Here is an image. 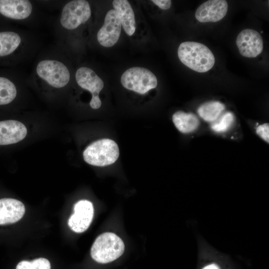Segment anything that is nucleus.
<instances>
[{"label": "nucleus", "instance_id": "f257e3e1", "mask_svg": "<svg viewBox=\"0 0 269 269\" xmlns=\"http://www.w3.org/2000/svg\"><path fill=\"white\" fill-rule=\"evenodd\" d=\"M178 56L183 64L199 73L210 70L215 62V57L208 47L194 41L181 43L178 49Z\"/></svg>", "mask_w": 269, "mask_h": 269}, {"label": "nucleus", "instance_id": "f03ea898", "mask_svg": "<svg viewBox=\"0 0 269 269\" xmlns=\"http://www.w3.org/2000/svg\"><path fill=\"white\" fill-rule=\"evenodd\" d=\"M123 240L111 232L104 233L94 241L91 249V256L100 264L112 262L120 258L125 251Z\"/></svg>", "mask_w": 269, "mask_h": 269}, {"label": "nucleus", "instance_id": "7ed1b4c3", "mask_svg": "<svg viewBox=\"0 0 269 269\" xmlns=\"http://www.w3.org/2000/svg\"><path fill=\"white\" fill-rule=\"evenodd\" d=\"M87 163L97 166H105L114 163L119 156L117 143L110 139L95 141L88 145L83 153Z\"/></svg>", "mask_w": 269, "mask_h": 269}, {"label": "nucleus", "instance_id": "20e7f679", "mask_svg": "<svg viewBox=\"0 0 269 269\" xmlns=\"http://www.w3.org/2000/svg\"><path fill=\"white\" fill-rule=\"evenodd\" d=\"M35 70L39 78L55 88L65 87L70 81V73L68 68L59 60H41L37 64Z\"/></svg>", "mask_w": 269, "mask_h": 269}, {"label": "nucleus", "instance_id": "39448f33", "mask_svg": "<svg viewBox=\"0 0 269 269\" xmlns=\"http://www.w3.org/2000/svg\"><path fill=\"white\" fill-rule=\"evenodd\" d=\"M121 82L125 88L140 94L156 88L157 85L155 75L149 70L140 67L127 69L122 74Z\"/></svg>", "mask_w": 269, "mask_h": 269}, {"label": "nucleus", "instance_id": "423d86ee", "mask_svg": "<svg viewBox=\"0 0 269 269\" xmlns=\"http://www.w3.org/2000/svg\"><path fill=\"white\" fill-rule=\"evenodd\" d=\"M91 15L90 5L87 0H72L63 7L60 22L65 29L73 30L86 22Z\"/></svg>", "mask_w": 269, "mask_h": 269}, {"label": "nucleus", "instance_id": "0eeeda50", "mask_svg": "<svg viewBox=\"0 0 269 269\" xmlns=\"http://www.w3.org/2000/svg\"><path fill=\"white\" fill-rule=\"evenodd\" d=\"M75 79L80 87L91 93L90 107L93 109H99L102 105L99 94L104 87L101 78L91 68L81 67L76 71Z\"/></svg>", "mask_w": 269, "mask_h": 269}, {"label": "nucleus", "instance_id": "6e6552de", "mask_svg": "<svg viewBox=\"0 0 269 269\" xmlns=\"http://www.w3.org/2000/svg\"><path fill=\"white\" fill-rule=\"evenodd\" d=\"M122 24L118 13L115 9L107 13L104 23L97 33V40L103 46H114L120 36Z\"/></svg>", "mask_w": 269, "mask_h": 269}, {"label": "nucleus", "instance_id": "1a4fd4ad", "mask_svg": "<svg viewBox=\"0 0 269 269\" xmlns=\"http://www.w3.org/2000/svg\"><path fill=\"white\" fill-rule=\"evenodd\" d=\"M236 43L240 54L248 58L256 57L262 53L264 48L261 34L252 29L243 30L238 34Z\"/></svg>", "mask_w": 269, "mask_h": 269}, {"label": "nucleus", "instance_id": "9d476101", "mask_svg": "<svg viewBox=\"0 0 269 269\" xmlns=\"http://www.w3.org/2000/svg\"><path fill=\"white\" fill-rule=\"evenodd\" d=\"M94 207L87 200L78 201L74 206V213L70 217L68 224L73 231L81 233L90 226L94 216Z\"/></svg>", "mask_w": 269, "mask_h": 269}, {"label": "nucleus", "instance_id": "9b49d317", "mask_svg": "<svg viewBox=\"0 0 269 269\" xmlns=\"http://www.w3.org/2000/svg\"><path fill=\"white\" fill-rule=\"evenodd\" d=\"M228 2L225 0H210L203 2L196 9V19L200 22H215L226 15Z\"/></svg>", "mask_w": 269, "mask_h": 269}, {"label": "nucleus", "instance_id": "f8f14e48", "mask_svg": "<svg viewBox=\"0 0 269 269\" xmlns=\"http://www.w3.org/2000/svg\"><path fill=\"white\" fill-rule=\"evenodd\" d=\"M33 10V6L27 0H0V13L13 19L23 20L28 18Z\"/></svg>", "mask_w": 269, "mask_h": 269}, {"label": "nucleus", "instance_id": "ddd939ff", "mask_svg": "<svg viewBox=\"0 0 269 269\" xmlns=\"http://www.w3.org/2000/svg\"><path fill=\"white\" fill-rule=\"evenodd\" d=\"M27 134L26 127L15 120L0 122V145L17 143L25 138Z\"/></svg>", "mask_w": 269, "mask_h": 269}, {"label": "nucleus", "instance_id": "4468645a", "mask_svg": "<svg viewBox=\"0 0 269 269\" xmlns=\"http://www.w3.org/2000/svg\"><path fill=\"white\" fill-rule=\"evenodd\" d=\"M25 207L20 201L12 198L0 199V225L14 223L25 213Z\"/></svg>", "mask_w": 269, "mask_h": 269}, {"label": "nucleus", "instance_id": "2eb2a0df", "mask_svg": "<svg viewBox=\"0 0 269 269\" xmlns=\"http://www.w3.org/2000/svg\"><path fill=\"white\" fill-rule=\"evenodd\" d=\"M113 5L119 14L122 26L126 33L132 36L135 30V20L134 12L130 2L127 0H114Z\"/></svg>", "mask_w": 269, "mask_h": 269}, {"label": "nucleus", "instance_id": "dca6fc26", "mask_svg": "<svg viewBox=\"0 0 269 269\" xmlns=\"http://www.w3.org/2000/svg\"><path fill=\"white\" fill-rule=\"evenodd\" d=\"M172 121L177 130L184 134L194 131L199 125V120L196 115L181 111H177L173 115Z\"/></svg>", "mask_w": 269, "mask_h": 269}, {"label": "nucleus", "instance_id": "f3484780", "mask_svg": "<svg viewBox=\"0 0 269 269\" xmlns=\"http://www.w3.org/2000/svg\"><path fill=\"white\" fill-rule=\"evenodd\" d=\"M22 43V38L16 32L3 31L0 32V57L12 53Z\"/></svg>", "mask_w": 269, "mask_h": 269}, {"label": "nucleus", "instance_id": "a211bd4d", "mask_svg": "<svg viewBox=\"0 0 269 269\" xmlns=\"http://www.w3.org/2000/svg\"><path fill=\"white\" fill-rule=\"evenodd\" d=\"M225 109V105L218 101H211L201 105L197 112L204 121L209 122L216 121Z\"/></svg>", "mask_w": 269, "mask_h": 269}, {"label": "nucleus", "instance_id": "6ab92c4d", "mask_svg": "<svg viewBox=\"0 0 269 269\" xmlns=\"http://www.w3.org/2000/svg\"><path fill=\"white\" fill-rule=\"evenodd\" d=\"M16 94L14 84L7 78L0 77V105L10 103L15 99Z\"/></svg>", "mask_w": 269, "mask_h": 269}, {"label": "nucleus", "instance_id": "aec40b11", "mask_svg": "<svg viewBox=\"0 0 269 269\" xmlns=\"http://www.w3.org/2000/svg\"><path fill=\"white\" fill-rule=\"evenodd\" d=\"M234 119V116L232 113L226 112L213 122L211 125V128L217 133L226 132L231 127Z\"/></svg>", "mask_w": 269, "mask_h": 269}, {"label": "nucleus", "instance_id": "412c9836", "mask_svg": "<svg viewBox=\"0 0 269 269\" xmlns=\"http://www.w3.org/2000/svg\"><path fill=\"white\" fill-rule=\"evenodd\" d=\"M16 269H51L49 261L43 258L32 261H22L17 265Z\"/></svg>", "mask_w": 269, "mask_h": 269}, {"label": "nucleus", "instance_id": "4be33fe9", "mask_svg": "<svg viewBox=\"0 0 269 269\" xmlns=\"http://www.w3.org/2000/svg\"><path fill=\"white\" fill-rule=\"evenodd\" d=\"M256 133L262 138L266 142H269V125L265 123L258 127Z\"/></svg>", "mask_w": 269, "mask_h": 269}, {"label": "nucleus", "instance_id": "5701e85b", "mask_svg": "<svg viewBox=\"0 0 269 269\" xmlns=\"http://www.w3.org/2000/svg\"><path fill=\"white\" fill-rule=\"evenodd\" d=\"M151 1L164 10L169 9L171 5V1L170 0H152Z\"/></svg>", "mask_w": 269, "mask_h": 269}, {"label": "nucleus", "instance_id": "b1692460", "mask_svg": "<svg viewBox=\"0 0 269 269\" xmlns=\"http://www.w3.org/2000/svg\"><path fill=\"white\" fill-rule=\"evenodd\" d=\"M202 269H220V268L216 264H212L205 266Z\"/></svg>", "mask_w": 269, "mask_h": 269}]
</instances>
